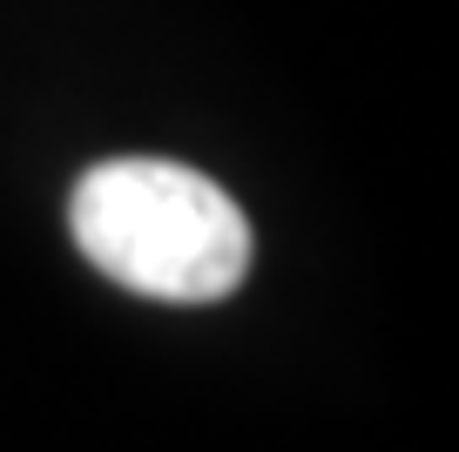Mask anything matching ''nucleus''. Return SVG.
Here are the masks:
<instances>
[{"instance_id":"nucleus-1","label":"nucleus","mask_w":459,"mask_h":452,"mask_svg":"<svg viewBox=\"0 0 459 452\" xmlns=\"http://www.w3.org/2000/svg\"><path fill=\"white\" fill-rule=\"evenodd\" d=\"M68 230L108 283L156 304H216L250 270V223L189 162L115 156L74 183Z\"/></svg>"}]
</instances>
